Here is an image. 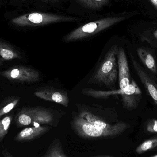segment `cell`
<instances>
[{"mask_svg": "<svg viewBox=\"0 0 157 157\" xmlns=\"http://www.w3.org/2000/svg\"><path fill=\"white\" fill-rule=\"evenodd\" d=\"M157 147V137L150 138L139 145L135 152L138 155H142Z\"/></svg>", "mask_w": 157, "mask_h": 157, "instance_id": "15", "label": "cell"}, {"mask_svg": "<svg viewBox=\"0 0 157 157\" xmlns=\"http://www.w3.org/2000/svg\"><path fill=\"white\" fill-rule=\"evenodd\" d=\"M121 96L124 107L128 110H132L137 108L142 99V91L136 82L132 79L130 84L121 89Z\"/></svg>", "mask_w": 157, "mask_h": 157, "instance_id": "8", "label": "cell"}, {"mask_svg": "<svg viewBox=\"0 0 157 157\" xmlns=\"http://www.w3.org/2000/svg\"><path fill=\"white\" fill-rule=\"evenodd\" d=\"M153 35H154L155 37L157 40V30L154 31V33H153Z\"/></svg>", "mask_w": 157, "mask_h": 157, "instance_id": "22", "label": "cell"}, {"mask_svg": "<svg viewBox=\"0 0 157 157\" xmlns=\"http://www.w3.org/2000/svg\"><path fill=\"white\" fill-rule=\"evenodd\" d=\"M3 59L2 58H1V57H0V66H1V65H2L3 64Z\"/></svg>", "mask_w": 157, "mask_h": 157, "instance_id": "21", "label": "cell"}, {"mask_svg": "<svg viewBox=\"0 0 157 157\" xmlns=\"http://www.w3.org/2000/svg\"><path fill=\"white\" fill-rule=\"evenodd\" d=\"M12 120V116H6L0 120V141H2L8 132Z\"/></svg>", "mask_w": 157, "mask_h": 157, "instance_id": "16", "label": "cell"}, {"mask_svg": "<svg viewBox=\"0 0 157 157\" xmlns=\"http://www.w3.org/2000/svg\"><path fill=\"white\" fill-rule=\"evenodd\" d=\"M2 74L4 77L10 81L20 83H34L40 78L37 71L21 65L13 66L2 72Z\"/></svg>", "mask_w": 157, "mask_h": 157, "instance_id": "6", "label": "cell"}, {"mask_svg": "<svg viewBox=\"0 0 157 157\" xmlns=\"http://www.w3.org/2000/svg\"><path fill=\"white\" fill-rule=\"evenodd\" d=\"M79 2L91 9H97L106 4L108 0H78Z\"/></svg>", "mask_w": 157, "mask_h": 157, "instance_id": "17", "label": "cell"}, {"mask_svg": "<svg viewBox=\"0 0 157 157\" xmlns=\"http://www.w3.org/2000/svg\"><path fill=\"white\" fill-rule=\"evenodd\" d=\"M71 124L75 133L84 139L113 138L121 135L117 132L105 131L98 128L94 124L87 121L78 113L73 116Z\"/></svg>", "mask_w": 157, "mask_h": 157, "instance_id": "5", "label": "cell"}, {"mask_svg": "<svg viewBox=\"0 0 157 157\" xmlns=\"http://www.w3.org/2000/svg\"><path fill=\"white\" fill-rule=\"evenodd\" d=\"M79 20L76 18L47 13H35L25 14L13 18L11 22L18 26H39L66 21Z\"/></svg>", "mask_w": 157, "mask_h": 157, "instance_id": "4", "label": "cell"}, {"mask_svg": "<svg viewBox=\"0 0 157 157\" xmlns=\"http://www.w3.org/2000/svg\"><path fill=\"white\" fill-rule=\"evenodd\" d=\"M78 114L87 121L105 131L117 132L122 134L130 128L128 124L121 121L114 122L115 117H112V109L98 105L76 104Z\"/></svg>", "mask_w": 157, "mask_h": 157, "instance_id": "1", "label": "cell"}, {"mask_svg": "<svg viewBox=\"0 0 157 157\" xmlns=\"http://www.w3.org/2000/svg\"><path fill=\"white\" fill-rule=\"evenodd\" d=\"M132 57L133 65L136 73L144 86L147 94L152 98L157 107V84L155 81L146 72L134 58Z\"/></svg>", "mask_w": 157, "mask_h": 157, "instance_id": "9", "label": "cell"}, {"mask_svg": "<svg viewBox=\"0 0 157 157\" xmlns=\"http://www.w3.org/2000/svg\"><path fill=\"white\" fill-rule=\"evenodd\" d=\"M137 55L145 66L152 73L156 74L157 67L155 58L151 53L144 48H138Z\"/></svg>", "mask_w": 157, "mask_h": 157, "instance_id": "12", "label": "cell"}, {"mask_svg": "<svg viewBox=\"0 0 157 157\" xmlns=\"http://www.w3.org/2000/svg\"><path fill=\"white\" fill-rule=\"evenodd\" d=\"M119 49L115 45L108 51L97 71L90 78L88 84L103 85L111 88L114 87L118 77L116 56Z\"/></svg>", "mask_w": 157, "mask_h": 157, "instance_id": "2", "label": "cell"}, {"mask_svg": "<svg viewBox=\"0 0 157 157\" xmlns=\"http://www.w3.org/2000/svg\"><path fill=\"white\" fill-rule=\"evenodd\" d=\"M50 126L41 125L28 127L21 131L17 135L15 140L17 141H29L34 140L49 131Z\"/></svg>", "mask_w": 157, "mask_h": 157, "instance_id": "11", "label": "cell"}, {"mask_svg": "<svg viewBox=\"0 0 157 157\" xmlns=\"http://www.w3.org/2000/svg\"><path fill=\"white\" fill-rule=\"evenodd\" d=\"M19 99H17L14 100L9 102L8 104H6L5 106L1 109V110H0V118L3 115L8 113L11 111H12L17 105V103L19 102Z\"/></svg>", "mask_w": 157, "mask_h": 157, "instance_id": "18", "label": "cell"}, {"mask_svg": "<svg viewBox=\"0 0 157 157\" xmlns=\"http://www.w3.org/2000/svg\"><path fill=\"white\" fill-rule=\"evenodd\" d=\"M126 18L125 16L110 17L89 22L67 34L63 38V41L64 42H71L92 36L125 20Z\"/></svg>", "mask_w": 157, "mask_h": 157, "instance_id": "3", "label": "cell"}, {"mask_svg": "<svg viewBox=\"0 0 157 157\" xmlns=\"http://www.w3.org/2000/svg\"><path fill=\"white\" fill-rule=\"evenodd\" d=\"M53 1H58V0H53Z\"/></svg>", "mask_w": 157, "mask_h": 157, "instance_id": "24", "label": "cell"}, {"mask_svg": "<svg viewBox=\"0 0 157 157\" xmlns=\"http://www.w3.org/2000/svg\"><path fill=\"white\" fill-rule=\"evenodd\" d=\"M149 1L157 10V0H149Z\"/></svg>", "mask_w": 157, "mask_h": 157, "instance_id": "20", "label": "cell"}, {"mask_svg": "<svg viewBox=\"0 0 157 157\" xmlns=\"http://www.w3.org/2000/svg\"><path fill=\"white\" fill-rule=\"evenodd\" d=\"M45 157H66L63 152L61 143L59 140L56 139L49 147L47 152L43 156Z\"/></svg>", "mask_w": 157, "mask_h": 157, "instance_id": "14", "label": "cell"}, {"mask_svg": "<svg viewBox=\"0 0 157 157\" xmlns=\"http://www.w3.org/2000/svg\"><path fill=\"white\" fill-rule=\"evenodd\" d=\"M0 57L6 61L22 58L16 50L9 44L2 41H0Z\"/></svg>", "mask_w": 157, "mask_h": 157, "instance_id": "13", "label": "cell"}, {"mask_svg": "<svg viewBox=\"0 0 157 157\" xmlns=\"http://www.w3.org/2000/svg\"><path fill=\"white\" fill-rule=\"evenodd\" d=\"M151 157H157V155H154L151 156Z\"/></svg>", "mask_w": 157, "mask_h": 157, "instance_id": "23", "label": "cell"}, {"mask_svg": "<svg viewBox=\"0 0 157 157\" xmlns=\"http://www.w3.org/2000/svg\"><path fill=\"white\" fill-rule=\"evenodd\" d=\"M146 130L147 132L151 134H157V120L152 119L147 124Z\"/></svg>", "mask_w": 157, "mask_h": 157, "instance_id": "19", "label": "cell"}, {"mask_svg": "<svg viewBox=\"0 0 157 157\" xmlns=\"http://www.w3.org/2000/svg\"><path fill=\"white\" fill-rule=\"evenodd\" d=\"M119 69V82L120 88L124 89L131 83L130 69L127 57L124 50L120 48L117 54Z\"/></svg>", "mask_w": 157, "mask_h": 157, "instance_id": "10", "label": "cell"}, {"mask_svg": "<svg viewBox=\"0 0 157 157\" xmlns=\"http://www.w3.org/2000/svg\"><path fill=\"white\" fill-rule=\"evenodd\" d=\"M34 95L41 99L59 103L66 108L69 106V96L68 93L64 90L46 86L37 90Z\"/></svg>", "mask_w": 157, "mask_h": 157, "instance_id": "7", "label": "cell"}]
</instances>
